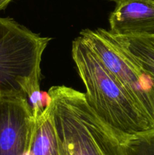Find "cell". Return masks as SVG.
I'll list each match as a JSON object with an SVG mask.
<instances>
[{
    "instance_id": "cell-1",
    "label": "cell",
    "mask_w": 154,
    "mask_h": 155,
    "mask_svg": "<svg viewBox=\"0 0 154 155\" xmlns=\"http://www.w3.org/2000/svg\"><path fill=\"white\" fill-rule=\"evenodd\" d=\"M72 58L85 87L88 104L118 136L152 128L125 88L81 36L72 41Z\"/></svg>"
},
{
    "instance_id": "cell-2",
    "label": "cell",
    "mask_w": 154,
    "mask_h": 155,
    "mask_svg": "<svg viewBox=\"0 0 154 155\" xmlns=\"http://www.w3.org/2000/svg\"><path fill=\"white\" fill-rule=\"evenodd\" d=\"M48 104L64 155H126L116 132L86 101L85 93L65 86L50 88Z\"/></svg>"
},
{
    "instance_id": "cell-3",
    "label": "cell",
    "mask_w": 154,
    "mask_h": 155,
    "mask_svg": "<svg viewBox=\"0 0 154 155\" xmlns=\"http://www.w3.org/2000/svg\"><path fill=\"white\" fill-rule=\"evenodd\" d=\"M51 40L0 17V95L27 98L40 89L42 54Z\"/></svg>"
},
{
    "instance_id": "cell-4",
    "label": "cell",
    "mask_w": 154,
    "mask_h": 155,
    "mask_svg": "<svg viewBox=\"0 0 154 155\" xmlns=\"http://www.w3.org/2000/svg\"><path fill=\"white\" fill-rule=\"evenodd\" d=\"M79 35L125 88L154 128V83L149 74L108 30L85 29Z\"/></svg>"
},
{
    "instance_id": "cell-5",
    "label": "cell",
    "mask_w": 154,
    "mask_h": 155,
    "mask_svg": "<svg viewBox=\"0 0 154 155\" xmlns=\"http://www.w3.org/2000/svg\"><path fill=\"white\" fill-rule=\"evenodd\" d=\"M34 125L27 97L0 95V155H27Z\"/></svg>"
},
{
    "instance_id": "cell-6",
    "label": "cell",
    "mask_w": 154,
    "mask_h": 155,
    "mask_svg": "<svg viewBox=\"0 0 154 155\" xmlns=\"http://www.w3.org/2000/svg\"><path fill=\"white\" fill-rule=\"evenodd\" d=\"M115 3L109 17L114 36L154 38V0H108Z\"/></svg>"
},
{
    "instance_id": "cell-7",
    "label": "cell",
    "mask_w": 154,
    "mask_h": 155,
    "mask_svg": "<svg viewBox=\"0 0 154 155\" xmlns=\"http://www.w3.org/2000/svg\"><path fill=\"white\" fill-rule=\"evenodd\" d=\"M34 119V130L27 155H63L48 102L43 111Z\"/></svg>"
},
{
    "instance_id": "cell-8",
    "label": "cell",
    "mask_w": 154,
    "mask_h": 155,
    "mask_svg": "<svg viewBox=\"0 0 154 155\" xmlns=\"http://www.w3.org/2000/svg\"><path fill=\"white\" fill-rule=\"evenodd\" d=\"M113 36L137 59L145 71L149 74L154 83V41L152 38Z\"/></svg>"
},
{
    "instance_id": "cell-9",
    "label": "cell",
    "mask_w": 154,
    "mask_h": 155,
    "mask_svg": "<svg viewBox=\"0 0 154 155\" xmlns=\"http://www.w3.org/2000/svg\"><path fill=\"white\" fill-rule=\"evenodd\" d=\"M119 138L126 155H154V128Z\"/></svg>"
},
{
    "instance_id": "cell-10",
    "label": "cell",
    "mask_w": 154,
    "mask_h": 155,
    "mask_svg": "<svg viewBox=\"0 0 154 155\" xmlns=\"http://www.w3.org/2000/svg\"><path fill=\"white\" fill-rule=\"evenodd\" d=\"M13 0H0V12L6 8L9 3H11Z\"/></svg>"
},
{
    "instance_id": "cell-11",
    "label": "cell",
    "mask_w": 154,
    "mask_h": 155,
    "mask_svg": "<svg viewBox=\"0 0 154 155\" xmlns=\"http://www.w3.org/2000/svg\"><path fill=\"white\" fill-rule=\"evenodd\" d=\"M59 145H60V144H59ZM61 151H62V150H61ZM62 152H63V151H62ZM63 155H64V154H63Z\"/></svg>"
},
{
    "instance_id": "cell-12",
    "label": "cell",
    "mask_w": 154,
    "mask_h": 155,
    "mask_svg": "<svg viewBox=\"0 0 154 155\" xmlns=\"http://www.w3.org/2000/svg\"><path fill=\"white\" fill-rule=\"evenodd\" d=\"M152 39H153V41H154V38H152Z\"/></svg>"
}]
</instances>
